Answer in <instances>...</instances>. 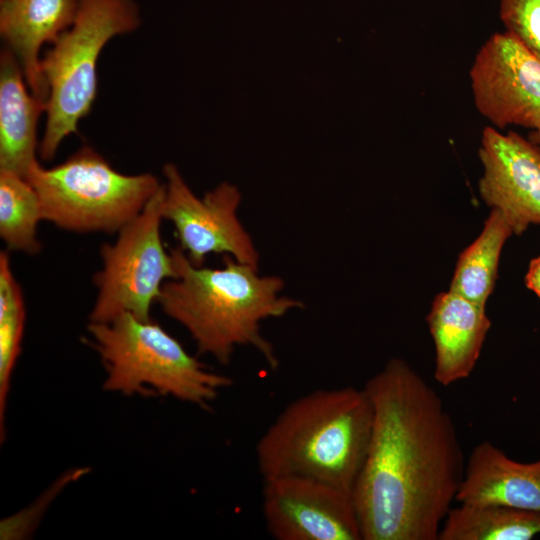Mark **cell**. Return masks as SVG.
<instances>
[{
  "mask_svg": "<svg viewBox=\"0 0 540 540\" xmlns=\"http://www.w3.org/2000/svg\"><path fill=\"white\" fill-rule=\"evenodd\" d=\"M478 156L483 167L478 191L485 204L502 213L514 235L540 225V147L489 125Z\"/></svg>",
  "mask_w": 540,
  "mask_h": 540,
  "instance_id": "obj_11",
  "label": "cell"
},
{
  "mask_svg": "<svg viewBox=\"0 0 540 540\" xmlns=\"http://www.w3.org/2000/svg\"><path fill=\"white\" fill-rule=\"evenodd\" d=\"M163 175L162 217L172 223L192 264L203 266L210 254H223L259 268V253L238 218L241 194L235 185L222 182L198 197L174 164H165Z\"/></svg>",
  "mask_w": 540,
  "mask_h": 540,
  "instance_id": "obj_8",
  "label": "cell"
},
{
  "mask_svg": "<svg viewBox=\"0 0 540 540\" xmlns=\"http://www.w3.org/2000/svg\"><path fill=\"white\" fill-rule=\"evenodd\" d=\"M170 251L176 277L163 284L157 303L189 332L198 353L227 365L238 346H249L276 369L279 360L261 322L304 307L280 295L284 280L228 255L222 267L210 268L192 264L179 247Z\"/></svg>",
  "mask_w": 540,
  "mask_h": 540,
  "instance_id": "obj_2",
  "label": "cell"
},
{
  "mask_svg": "<svg viewBox=\"0 0 540 540\" xmlns=\"http://www.w3.org/2000/svg\"><path fill=\"white\" fill-rule=\"evenodd\" d=\"M262 511L277 540H362L352 493L299 476L263 480Z\"/></svg>",
  "mask_w": 540,
  "mask_h": 540,
  "instance_id": "obj_10",
  "label": "cell"
},
{
  "mask_svg": "<svg viewBox=\"0 0 540 540\" xmlns=\"http://www.w3.org/2000/svg\"><path fill=\"white\" fill-rule=\"evenodd\" d=\"M427 323L435 346V380L449 386L473 371L491 327L486 306L448 290L437 294Z\"/></svg>",
  "mask_w": 540,
  "mask_h": 540,
  "instance_id": "obj_12",
  "label": "cell"
},
{
  "mask_svg": "<svg viewBox=\"0 0 540 540\" xmlns=\"http://www.w3.org/2000/svg\"><path fill=\"white\" fill-rule=\"evenodd\" d=\"M456 503L540 512V459L519 462L489 441L479 443L465 464Z\"/></svg>",
  "mask_w": 540,
  "mask_h": 540,
  "instance_id": "obj_14",
  "label": "cell"
},
{
  "mask_svg": "<svg viewBox=\"0 0 540 540\" xmlns=\"http://www.w3.org/2000/svg\"><path fill=\"white\" fill-rule=\"evenodd\" d=\"M26 179L39 197L43 220L77 233H118L162 185L151 173L118 172L88 145L51 168L37 162Z\"/></svg>",
  "mask_w": 540,
  "mask_h": 540,
  "instance_id": "obj_6",
  "label": "cell"
},
{
  "mask_svg": "<svg viewBox=\"0 0 540 540\" xmlns=\"http://www.w3.org/2000/svg\"><path fill=\"white\" fill-rule=\"evenodd\" d=\"M81 0H0V35L19 61L30 91L47 101L41 49L73 23Z\"/></svg>",
  "mask_w": 540,
  "mask_h": 540,
  "instance_id": "obj_13",
  "label": "cell"
},
{
  "mask_svg": "<svg viewBox=\"0 0 540 540\" xmlns=\"http://www.w3.org/2000/svg\"><path fill=\"white\" fill-rule=\"evenodd\" d=\"M540 534V512L501 505L458 504L438 540H530Z\"/></svg>",
  "mask_w": 540,
  "mask_h": 540,
  "instance_id": "obj_16",
  "label": "cell"
},
{
  "mask_svg": "<svg viewBox=\"0 0 540 540\" xmlns=\"http://www.w3.org/2000/svg\"><path fill=\"white\" fill-rule=\"evenodd\" d=\"M364 388L373 424L352 491L362 540H438L466 464L451 415L400 358L390 359Z\"/></svg>",
  "mask_w": 540,
  "mask_h": 540,
  "instance_id": "obj_1",
  "label": "cell"
},
{
  "mask_svg": "<svg viewBox=\"0 0 540 540\" xmlns=\"http://www.w3.org/2000/svg\"><path fill=\"white\" fill-rule=\"evenodd\" d=\"M505 31L540 59V0H500Z\"/></svg>",
  "mask_w": 540,
  "mask_h": 540,
  "instance_id": "obj_20",
  "label": "cell"
},
{
  "mask_svg": "<svg viewBox=\"0 0 540 540\" xmlns=\"http://www.w3.org/2000/svg\"><path fill=\"white\" fill-rule=\"evenodd\" d=\"M525 283L527 288L540 298V256L531 260L525 276Z\"/></svg>",
  "mask_w": 540,
  "mask_h": 540,
  "instance_id": "obj_21",
  "label": "cell"
},
{
  "mask_svg": "<svg viewBox=\"0 0 540 540\" xmlns=\"http://www.w3.org/2000/svg\"><path fill=\"white\" fill-rule=\"evenodd\" d=\"M25 304L6 252L0 253V434L5 433L4 418L11 376L21 353L25 323Z\"/></svg>",
  "mask_w": 540,
  "mask_h": 540,
  "instance_id": "obj_19",
  "label": "cell"
},
{
  "mask_svg": "<svg viewBox=\"0 0 540 540\" xmlns=\"http://www.w3.org/2000/svg\"><path fill=\"white\" fill-rule=\"evenodd\" d=\"M43 220L39 197L29 181L0 171V236L10 250L38 254L39 222Z\"/></svg>",
  "mask_w": 540,
  "mask_h": 540,
  "instance_id": "obj_18",
  "label": "cell"
},
{
  "mask_svg": "<svg viewBox=\"0 0 540 540\" xmlns=\"http://www.w3.org/2000/svg\"><path fill=\"white\" fill-rule=\"evenodd\" d=\"M47 101L29 89L23 69L7 48L0 53V171L26 178L38 162L37 126Z\"/></svg>",
  "mask_w": 540,
  "mask_h": 540,
  "instance_id": "obj_15",
  "label": "cell"
},
{
  "mask_svg": "<svg viewBox=\"0 0 540 540\" xmlns=\"http://www.w3.org/2000/svg\"><path fill=\"white\" fill-rule=\"evenodd\" d=\"M85 342L106 371L103 389L126 396H169L210 407L232 384L208 369L152 318L123 313L108 322H89Z\"/></svg>",
  "mask_w": 540,
  "mask_h": 540,
  "instance_id": "obj_4",
  "label": "cell"
},
{
  "mask_svg": "<svg viewBox=\"0 0 540 540\" xmlns=\"http://www.w3.org/2000/svg\"><path fill=\"white\" fill-rule=\"evenodd\" d=\"M528 138L540 147V131H531Z\"/></svg>",
  "mask_w": 540,
  "mask_h": 540,
  "instance_id": "obj_22",
  "label": "cell"
},
{
  "mask_svg": "<svg viewBox=\"0 0 540 540\" xmlns=\"http://www.w3.org/2000/svg\"><path fill=\"white\" fill-rule=\"evenodd\" d=\"M365 388L318 389L290 402L256 445L263 480L299 476L352 493L372 431Z\"/></svg>",
  "mask_w": 540,
  "mask_h": 540,
  "instance_id": "obj_3",
  "label": "cell"
},
{
  "mask_svg": "<svg viewBox=\"0 0 540 540\" xmlns=\"http://www.w3.org/2000/svg\"><path fill=\"white\" fill-rule=\"evenodd\" d=\"M163 195L164 184L113 243L102 244V268L93 278L97 296L89 322H108L123 313L150 319L163 284L176 277L173 256L160 233Z\"/></svg>",
  "mask_w": 540,
  "mask_h": 540,
  "instance_id": "obj_7",
  "label": "cell"
},
{
  "mask_svg": "<svg viewBox=\"0 0 540 540\" xmlns=\"http://www.w3.org/2000/svg\"><path fill=\"white\" fill-rule=\"evenodd\" d=\"M142 22L136 0H81L71 26L41 56L48 89L39 155L50 161L63 140L78 132L97 94V62L114 37L137 30Z\"/></svg>",
  "mask_w": 540,
  "mask_h": 540,
  "instance_id": "obj_5",
  "label": "cell"
},
{
  "mask_svg": "<svg viewBox=\"0 0 540 540\" xmlns=\"http://www.w3.org/2000/svg\"><path fill=\"white\" fill-rule=\"evenodd\" d=\"M511 235L506 218L491 209L480 235L459 255L449 290L486 306L495 286L502 248Z\"/></svg>",
  "mask_w": 540,
  "mask_h": 540,
  "instance_id": "obj_17",
  "label": "cell"
},
{
  "mask_svg": "<svg viewBox=\"0 0 540 540\" xmlns=\"http://www.w3.org/2000/svg\"><path fill=\"white\" fill-rule=\"evenodd\" d=\"M469 77L474 105L491 126L540 131V59L514 36L491 35L476 53Z\"/></svg>",
  "mask_w": 540,
  "mask_h": 540,
  "instance_id": "obj_9",
  "label": "cell"
}]
</instances>
